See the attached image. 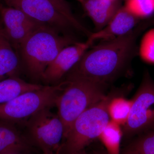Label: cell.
I'll use <instances>...</instances> for the list:
<instances>
[{"label":"cell","mask_w":154,"mask_h":154,"mask_svg":"<svg viewBox=\"0 0 154 154\" xmlns=\"http://www.w3.org/2000/svg\"><path fill=\"white\" fill-rule=\"evenodd\" d=\"M0 14L4 25L2 30L16 49H19L30 33L41 25L24 12L12 7L2 6Z\"/></svg>","instance_id":"cell-9"},{"label":"cell","mask_w":154,"mask_h":154,"mask_svg":"<svg viewBox=\"0 0 154 154\" xmlns=\"http://www.w3.org/2000/svg\"><path fill=\"white\" fill-rule=\"evenodd\" d=\"M66 84L56 105L63 125V138L69 132L76 119L85 110L106 96L107 85L95 82L69 72Z\"/></svg>","instance_id":"cell-3"},{"label":"cell","mask_w":154,"mask_h":154,"mask_svg":"<svg viewBox=\"0 0 154 154\" xmlns=\"http://www.w3.org/2000/svg\"><path fill=\"white\" fill-rule=\"evenodd\" d=\"M66 81L57 85L43 86L35 91L19 95L0 105V120L12 123L25 122L42 109L56 105L59 96L66 85Z\"/></svg>","instance_id":"cell-6"},{"label":"cell","mask_w":154,"mask_h":154,"mask_svg":"<svg viewBox=\"0 0 154 154\" xmlns=\"http://www.w3.org/2000/svg\"><path fill=\"white\" fill-rule=\"evenodd\" d=\"M123 136L122 127L110 120L99 139L104 145L108 154H119L122 137Z\"/></svg>","instance_id":"cell-17"},{"label":"cell","mask_w":154,"mask_h":154,"mask_svg":"<svg viewBox=\"0 0 154 154\" xmlns=\"http://www.w3.org/2000/svg\"><path fill=\"white\" fill-rule=\"evenodd\" d=\"M71 154H89L86 153L85 151V149H84L82 150L79 151H78L77 152H75L73 153H72Z\"/></svg>","instance_id":"cell-21"},{"label":"cell","mask_w":154,"mask_h":154,"mask_svg":"<svg viewBox=\"0 0 154 154\" xmlns=\"http://www.w3.org/2000/svg\"><path fill=\"white\" fill-rule=\"evenodd\" d=\"M1 154H28L26 152H16L6 153Z\"/></svg>","instance_id":"cell-22"},{"label":"cell","mask_w":154,"mask_h":154,"mask_svg":"<svg viewBox=\"0 0 154 154\" xmlns=\"http://www.w3.org/2000/svg\"><path fill=\"white\" fill-rule=\"evenodd\" d=\"M143 27H137L124 36L102 40L88 49L69 72L108 86L138 53L136 40Z\"/></svg>","instance_id":"cell-1"},{"label":"cell","mask_w":154,"mask_h":154,"mask_svg":"<svg viewBox=\"0 0 154 154\" xmlns=\"http://www.w3.org/2000/svg\"><path fill=\"white\" fill-rule=\"evenodd\" d=\"M76 1H78V0H76Z\"/></svg>","instance_id":"cell-26"},{"label":"cell","mask_w":154,"mask_h":154,"mask_svg":"<svg viewBox=\"0 0 154 154\" xmlns=\"http://www.w3.org/2000/svg\"><path fill=\"white\" fill-rule=\"evenodd\" d=\"M19 65L18 54L0 28V81L17 76Z\"/></svg>","instance_id":"cell-14"},{"label":"cell","mask_w":154,"mask_h":154,"mask_svg":"<svg viewBox=\"0 0 154 154\" xmlns=\"http://www.w3.org/2000/svg\"><path fill=\"white\" fill-rule=\"evenodd\" d=\"M93 21L96 31L105 27L121 8L119 0H78Z\"/></svg>","instance_id":"cell-12"},{"label":"cell","mask_w":154,"mask_h":154,"mask_svg":"<svg viewBox=\"0 0 154 154\" xmlns=\"http://www.w3.org/2000/svg\"><path fill=\"white\" fill-rule=\"evenodd\" d=\"M128 88L125 86L113 89L102 100L89 107L76 119L65 138L64 146L67 154L84 149L93 140L99 138L110 120L108 112L110 100Z\"/></svg>","instance_id":"cell-5"},{"label":"cell","mask_w":154,"mask_h":154,"mask_svg":"<svg viewBox=\"0 0 154 154\" xmlns=\"http://www.w3.org/2000/svg\"><path fill=\"white\" fill-rule=\"evenodd\" d=\"M132 99V105L126 124L122 127L123 136L132 137L154 128V80L148 71Z\"/></svg>","instance_id":"cell-7"},{"label":"cell","mask_w":154,"mask_h":154,"mask_svg":"<svg viewBox=\"0 0 154 154\" xmlns=\"http://www.w3.org/2000/svg\"><path fill=\"white\" fill-rule=\"evenodd\" d=\"M138 54L144 61L154 64V28L146 32L142 38Z\"/></svg>","instance_id":"cell-20"},{"label":"cell","mask_w":154,"mask_h":154,"mask_svg":"<svg viewBox=\"0 0 154 154\" xmlns=\"http://www.w3.org/2000/svg\"><path fill=\"white\" fill-rule=\"evenodd\" d=\"M109 1H116V0H109Z\"/></svg>","instance_id":"cell-25"},{"label":"cell","mask_w":154,"mask_h":154,"mask_svg":"<svg viewBox=\"0 0 154 154\" xmlns=\"http://www.w3.org/2000/svg\"><path fill=\"white\" fill-rule=\"evenodd\" d=\"M43 86L27 82L18 77H9L0 81V105L11 101L29 91H35Z\"/></svg>","instance_id":"cell-15"},{"label":"cell","mask_w":154,"mask_h":154,"mask_svg":"<svg viewBox=\"0 0 154 154\" xmlns=\"http://www.w3.org/2000/svg\"><path fill=\"white\" fill-rule=\"evenodd\" d=\"M94 43L87 39L84 42H76L64 48L45 69L42 79L47 83L57 82L67 74L79 62L85 53Z\"/></svg>","instance_id":"cell-10"},{"label":"cell","mask_w":154,"mask_h":154,"mask_svg":"<svg viewBox=\"0 0 154 154\" xmlns=\"http://www.w3.org/2000/svg\"><path fill=\"white\" fill-rule=\"evenodd\" d=\"M129 89L114 96L108 105V114L110 120L122 127L128 121L132 105V99H126L124 96Z\"/></svg>","instance_id":"cell-16"},{"label":"cell","mask_w":154,"mask_h":154,"mask_svg":"<svg viewBox=\"0 0 154 154\" xmlns=\"http://www.w3.org/2000/svg\"><path fill=\"white\" fill-rule=\"evenodd\" d=\"M124 7L140 20L154 14V0H126Z\"/></svg>","instance_id":"cell-19"},{"label":"cell","mask_w":154,"mask_h":154,"mask_svg":"<svg viewBox=\"0 0 154 154\" xmlns=\"http://www.w3.org/2000/svg\"><path fill=\"white\" fill-rule=\"evenodd\" d=\"M2 5H1V4H0V9H1V8H2Z\"/></svg>","instance_id":"cell-24"},{"label":"cell","mask_w":154,"mask_h":154,"mask_svg":"<svg viewBox=\"0 0 154 154\" xmlns=\"http://www.w3.org/2000/svg\"><path fill=\"white\" fill-rule=\"evenodd\" d=\"M68 35L41 24L33 30L19 48L21 60L28 74L42 79L45 69L64 48L75 43Z\"/></svg>","instance_id":"cell-2"},{"label":"cell","mask_w":154,"mask_h":154,"mask_svg":"<svg viewBox=\"0 0 154 154\" xmlns=\"http://www.w3.org/2000/svg\"><path fill=\"white\" fill-rule=\"evenodd\" d=\"M29 141L14 123L0 120V154L26 152Z\"/></svg>","instance_id":"cell-13"},{"label":"cell","mask_w":154,"mask_h":154,"mask_svg":"<svg viewBox=\"0 0 154 154\" xmlns=\"http://www.w3.org/2000/svg\"><path fill=\"white\" fill-rule=\"evenodd\" d=\"M140 19L134 16L124 7H121L104 28L92 32L88 39L94 43L124 36L137 27Z\"/></svg>","instance_id":"cell-11"},{"label":"cell","mask_w":154,"mask_h":154,"mask_svg":"<svg viewBox=\"0 0 154 154\" xmlns=\"http://www.w3.org/2000/svg\"><path fill=\"white\" fill-rule=\"evenodd\" d=\"M50 109L45 108L32 116L25 122V126L31 142L43 152L55 153L60 149L63 125L58 115Z\"/></svg>","instance_id":"cell-8"},{"label":"cell","mask_w":154,"mask_h":154,"mask_svg":"<svg viewBox=\"0 0 154 154\" xmlns=\"http://www.w3.org/2000/svg\"><path fill=\"white\" fill-rule=\"evenodd\" d=\"M43 154H56L52 152H43Z\"/></svg>","instance_id":"cell-23"},{"label":"cell","mask_w":154,"mask_h":154,"mask_svg":"<svg viewBox=\"0 0 154 154\" xmlns=\"http://www.w3.org/2000/svg\"><path fill=\"white\" fill-rule=\"evenodd\" d=\"M8 7L18 9L42 25L66 34L77 30L88 37L92 32L75 17L66 0H3Z\"/></svg>","instance_id":"cell-4"},{"label":"cell","mask_w":154,"mask_h":154,"mask_svg":"<svg viewBox=\"0 0 154 154\" xmlns=\"http://www.w3.org/2000/svg\"><path fill=\"white\" fill-rule=\"evenodd\" d=\"M127 154H154V128L138 135Z\"/></svg>","instance_id":"cell-18"}]
</instances>
